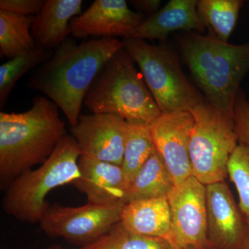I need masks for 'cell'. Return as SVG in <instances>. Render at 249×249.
I'll return each mask as SVG.
<instances>
[{
    "label": "cell",
    "instance_id": "obj_13",
    "mask_svg": "<svg viewBox=\"0 0 249 249\" xmlns=\"http://www.w3.org/2000/svg\"><path fill=\"white\" fill-rule=\"evenodd\" d=\"M208 235L222 249H240L249 228L224 181L206 185Z\"/></svg>",
    "mask_w": 249,
    "mask_h": 249
},
{
    "label": "cell",
    "instance_id": "obj_4",
    "mask_svg": "<svg viewBox=\"0 0 249 249\" xmlns=\"http://www.w3.org/2000/svg\"><path fill=\"white\" fill-rule=\"evenodd\" d=\"M135 62L124 48L106 62L85 95V107L93 114L120 116L129 124L150 125L161 111Z\"/></svg>",
    "mask_w": 249,
    "mask_h": 249
},
{
    "label": "cell",
    "instance_id": "obj_16",
    "mask_svg": "<svg viewBox=\"0 0 249 249\" xmlns=\"http://www.w3.org/2000/svg\"><path fill=\"white\" fill-rule=\"evenodd\" d=\"M82 0H46L31 27L37 47L55 50L70 34V24L81 14Z\"/></svg>",
    "mask_w": 249,
    "mask_h": 249
},
{
    "label": "cell",
    "instance_id": "obj_20",
    "mask_svg": "<svg viewBox=\"0 0 249 249\" xmlns=\"http://www.w3.org/2000/svg\"><path fill=\"white\" fill-rule=\"evenodd\" d=\"M243 4L241 0H199L197 12L205 27L219 40L228 42Z\"/></svg>",
    "mask_w": 249,
    "mask_h": 249
},
{
    "label": "cell",
    "instance_id": "obj_18",
    "mask_svg": "<svg viewBox=\"0 0 249 249\" xmlns=\"http://www.w3.org/2000/svg\"><path fill=\"white\" fill-rule=\"evenodd\" d=\"M175 183L157 150L139 170L126 192V204L142 199L168 198Z\"/></svg>",
    "mask_w": 249,
    "mask_h": 249
},
{
    "label": "cell",
    "instance_id": "obj_1",
    "mask_svg": "<svg viewBox=\"0 0 249 249\" xmlns=\"http://www.w3.org/2000/svg\"><path fill=\"white\" fill-rule=\"evenodd\" d=\"M123 48L124 41L113 37L80 44L68 37L31 72L27 87L55 103L73 127L78 124L85 95L93 80L106 62Z\"/></svg>",
    "mask_w": 249,
    "mask_h": 249
},
{
    "label": "cell",
    "instance_id": "obj_28",
    "mask_svg": "<svg viewBox=\"0 0 249 249\" xmlns=\"http://www.w3.org/2000/svg\"><path fill=\"white\" fill-rule=\"evenodd\" d=\"M240 249H249V231L247 238L245 239L243 245L241 247Z\"/></svg>",
    "mask_w": 249,
    "mask_h": 249
},
{
    "label": "cell",
    "instance_id": "obj_6",
    "mask_svg": "<svg viewBox=\"0 0 249 249\" xmlns=\"http://www.w3.org/2000/svg\"><path fill=\"white\" fill-rule=\"evenodd\" d=\"M123 41L162 114L190 111L206 101L185 76L178 55L169 47L140 39Z\"/></svg>",
    "mask_w": 249,
    "mask_h": 249
},
{
    "label": "cell",
    "instance_id": "obj_15",
    "mask_svg": "<svg viewBox=\"0 0 249 249\" xmlns=\"http://www.w3.org/2000/svg\"><path fill=\"white\" fill-rule=\"evenodd\" d=\"M196 0H171L158 12L146 18L127 38L164 40L178 31L204 32Z\"/></svg>",
    "mask_w": 249,
    "mask_h": 249
},
{
    "label": "cell",
    "instance_id": "obj_14",
    "mask_svg": "<svg viewBox=\"0 0 249 249\" xmlns=\"http://www.w3.org/2000/svg\"><path fill=\"white\" fill-rule=\"evenodd\" d=\"M79 178L71 183L88 197L89 204L116 206L126 204L127 183L121 165L81 156Z\"/></svg>",
    "mask_w": 249,
    "mask_h": 249
},
{
    "label": "cell",
    "instance_id": "obj_22",
    "mask_svg": "<svg viewBox=\"0 0 249 249\" xmlns=\"http://www.w3.org/2000/svg\"><path fill=\"white\" fill-rule=\"evenodd\" d=\"M53 51L36 47L27 53L11 59L0 66V106L2 108L6 98L19 78L48 60Z\"/></svg>",
    "mask_w": 249,
    "mask_h": 249
},
{
    "label": "cell",
    "instance_id": "obj_25",
    "mask_svg": "<svg viewBox=\"0 0 249 249\" xmlns=\"http://www.w3.org/2000/svg\"><path fill=\"white\" fill-rule=\"evenodd\" d=\"M233 119L239 142L249 147V102L241 89L234 104Z\"/></svg>",
    "mask_w": 249,
    "mask_h": 249
},
{
    "label": "cell",
    "instance_id": "obj_10",
    "mask_svg": "<svg viewBox=\"0 0 249 249\" xmlns=\"http://www.w3.org/2000/svg\"><path fill=\"white\" fill-rule=\"evenodd\" d=\"M194 116L191 111L162 114L149 125L156 150L171 175L175 186L193 176L190 139Z\"/></svg>",
    "mask_w": 249,
    "mask_h": 249
},
{
    "label": "cell",
    "instance_id": "obj_8",
    "mask_svg": "<svg viewBox=\"0 0 249 249\" xmlns=\"http://www.w3.org/2000/svg\"><path fill=\"white\" fill-rule=\"evenodd\" d=\"M124 205L88 203L78 207H67L57 203L49 204L41 218L40 227L52 238L61 237L70 243L88 247L121 222Z\"/></svg>",
    "mask_w": 249,
    "mask_h": 249
},
{
    "label": "cell",
    "instance_id": "obj_7",
    "mask_svg": "<svg viewBox=\"0 0 249 249\" xmlns=\"http://www.w3.org/2000/svg\"><path fill=\"white\" fill-rule=\"evenodd\" d=\"M190 111L195 119L189 145L193 176L205 186L222 182L239 144L233 116L206 101Z\"/></svg>",
    "mask_w": 249,
    "mask_h": 249
},
{
    "label": "cell",
    "instance_id": "obj_19",
    "mask_svg": "<svg viewBox=\"0 0 249 249\" xmlns=\"http://www.w3.org/2000/svg\"><path fill=\"white\" fill-rule=\"evenodd\" d=\"M35 16L0 10V53L9 60L35 49L31 27Z\"/></svg>",
    "mask_w": 249,
    "mask_h": 249
},
{
    "label": "cell",
    "instance_id": "obj_2",
    "mask_svg": "<svg viewBox=\"0 0 249 249\" xmlns=\"http://www.w3.org/2000/svg\"><path fill=\"white\" fill-rule=\"evenodd\" d=\"M58 106L45 96L33 98L24 112H0V186L44 163L67 135Z\"/></svg>",
    "mask_w": 249,
    "mask_h": 249
},
{
    "label": "cell",
    "instance_id": "obj_21",
    "mask_svg": "<svg viewBox=\"0 0 249 249\" xmlns=\"http://www.w3.org/2000/svg\"><path fill=\"white\" fill-rule=\"evenodd\" d=\"M155 150L149 125L127 123L124 160L121 165L127 186Z\"/></svg>",
    "mask_w": 249,
    "mask_h": 249
},
{
    "label": "cell",
    "instance_id": "obj_11",
    "mask_svg": "<svg viewBox=\"0 0 249 249\" xmlns=\"http://www.w3.org/2000/svg\"><path fill=\"white\" fill-rule=\"evenodd\" d=\"M127 122L114 114H80L70 132L81 156L122 165Z\"/></svg>",
    "mask_w": 249,
    "mask_h": 249
},
{
    "label": "cell",
    "instance_id": "obj_9",
    "mask_svg": "<svg viewBox=\"0 0 249 249\" xmlns=\"http://www.w3.org/2000/svg\"><path fill=\"white\" fill-rule=\"evenodd\" d=\"M168 200L174 249H204L208 236L206 186L191 176L174 187Z\"/></svg>",
    "mask_w": 249,
    "mask_h": 249
},
{
    "label": "cell",
    "instance_id": "obj_27",
    "mask_svg": "<svg viewBox=\"0 0 249 249\" xmlns=\"http://www.w3.org/2000/svg\"><path fill=\"white\" fill-rule=\"evenodd\" d=\"M135 9L152 16L160 11V0H134L129 1Z\"/></svg>",
    "mask_w": 249,
    "mask_h": 249
},
{
    "label": "cell",
    "instance_id": "obj_30",
    "mask_svg": "<svg viewBox=\"0 0 249 249\" xmlns=\"http://www.w3.org/2000/svg\"></svg>",
    "mask_w": 249,
    "mask_h": 249
},
{
    "label": "cell",
    "instance_id": "obj_5",
    "mask_svg": "<svg viewBox=\"0 0 249 249\" xmlns=\"http://www.w3.org/2000/svg\"><path fill=\"white\" fill-rule=\"evenodd\" d=\"M81 157L78 142L67 134L40 168L23 173L10 183L3 198L4 211L20 222H40L49 192L79 178Z\"/></svg>",
    "mask_w": 249,
    "mask_h": 249
},
{
    "label": "cell",
    "instance_id": "obj_12",
    "mask_svg": "<svg viewBox=\"0 0 249 249\" xmlns=\"http://www.w3.org/2000/svg\"><path fill=\"white\" fill-rule=\"evenodd\" d=\"M145 19L144 15L129 9L124 0H96L71 19L70 34L79 39L89 36L127 38Z\"/></svg>",
    "mask_w": 249,
    "mask_h": 249
},
{
    "label": "cell",
    "instance_id": "obj_29",
    "mask_svg": "<svg viewBox=\"0 0 249 249\" xmlns=\"http://www.w3.org/2000/svg\"><path fill=\"white\" fill-rule=\"evenodd\" d=\"M44 249H67L62 248V247H60V246H52V247H47V248H45ZM80 249H84L83 248H81Z\"/></svg>",
    "mask_w": 249,
    "mask_h": 249
},
{
    "label": "cell",
    "instance_id": "obj_3",
    "mask_svg": "<svg viewBox=\"0 0 249 249\" xmlns=\"http://www.w3.org/2000/svg\"><path fill=\"white\" fill-rule=\"evenodd\" d=\"M177 40L206 102L233 116L240 83L249 72V41L232 45L219 40L211 31L206 36L187 31Z\"/></svg>",
    "mask_w": 249,
    "mask_h": 249
},
{
    "label": "cell",
    "instance_id": "obj_17",
    "mask_svg": "<svg viewBox=\"0 0 249 249\" xmlns=\"http://www.w3.org/2000/svg\"><path fill=\"white\" fill-rule=\"evenodd\" d=\"M121 223L129 231L160 237L170 243L171 213L168 198L127 203L123 208Z\"/></svg>",
    "mask_w": 249,
    "mask_h": 249
},
{
    "label": "cell",
    "instance_id": "obj_23",
    "mask_svg": "<svg viewBox=\"0 0 249 249\" xmlns=\"http://www.w3.org/2000/svg\"><path fill=\"white\" fill-rule=\"evenodd\" d=\"M84 249H175L165 239L129 231L121 222L92 245Z\"/></svg>",
    "mask_w": 249,
    "mask_h": 249
},
{
    "label": "cell",
    "instance_id": "obj_26",
    "mask_svg": "<svg viewBox=\"0 0 249 249\" xmlns=\"http://www.w3.org/2000/svg\"><path fill=\"white\" fill-rule=\"evenodd\" d=\"M45 0H1L0 10L22 16H37L45 4Z\"/></svg>",
    "mask_w": 249,
    "mask_h": 249
},
{
    "label": "cell",
    "instance_id": "obj_24",
    "mask_svg": "<svg viewBox=\"0 0 249 249\" xmlns=\"http://www.w3.org/2000/svg\"><path fill=\"white\" fill-rule=\"evenodd\" d=\"M228 174L239 196V209L249 231V147L239 142L228 163Z\"/></svg>",
    "mask_w": 249,
    "mask_h": 249
}]
</instances>
